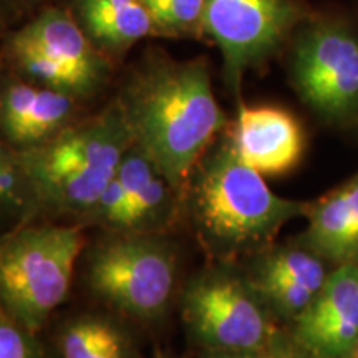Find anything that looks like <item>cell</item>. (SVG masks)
Wrapping results in <instances>:
<instances>
[{"label":"cell","instance_id":"25","mask_svg":"<svg viewBox=\"0 0 358 358\" xmlns=\"http://www.w3.org/2000/svg\"><path fill=\"white\" fill-rule=\"evenodd\" d=\"M0 90H2V87H0Z\"/></svg>","mask_w":358,"mask_h":358},{"label":"cell","instance_id":"9","mask_svg":"<svg viewBox=\"0 0 358 358\" xmlns=\"http://www.w3.org/2000/svg\"><path fill=\"white\" fill-rule=\"evenodd\" d=\"M303 17L295 0H206L201 29L219 47L227 83L239 92L245 71L271 57Z\"/></svg>","mask_w":358,"mask_h":358},{"label":"cell","instance_id":"22","mask_svg":"<svg viewBox=\"0 0 358 358\" xmlns=\"http://www.w3.org/2000/svg\"><path fill=\"white\" fill-rule=\"evenodd\" d=\"M236 358H259V352L257 353H237Z\"/></svg>","mask_w":358,"mask_h":358},{"label":"cell","instance_id":"6","mask_svg":"<svg viewBox=\"0 0 358 358\" xmlns=\"http://www.w3.org/2000/svg\"><path fill=\"white\" fill-rule=\"evenodd\" d=\"M179 303L187 334L206 352L257 353L277 330L248 275L237 274L232 262H214L191 275Z\"/></svg>","mask_w":358,"mask_h":358},{"label":"cell","instance_id":"15","mask_svg":"<svg viewBox=\"0 0 358 358\" xmlns=\"http://www.w3.org/2000/svg\"><path fill=\"white\" fill-rule=\"evenodd\" d=\"M57 358H143L128 327L108 313L70 317L55 335Z\"/></svg>","mask_w":358,"mask_h":358},{"label":"cell","instance_id":"20","mask_svg":"<svg viewBox=\"0 0 358 358\" xmlns=\"http://www.w3.org/2000/svg\"><path fill=\"white\" fill-rule=\"evenodd\" d=\"M259 358H315L308 353L292 334H285L277 329L266 347L259 352Z\"/></svg>","mask_w":358,"mask_h":358},{"label":"cell","instance_id":"11","mask_svg":"<svg viewBox=\"0 0 358 358\" xmlns=\"http://www.w3.org/2000/svg\"><path fill=\"white\" fill-rule=\"evenodd\" d=\"M229 138L237 155L264 178L290 173L306 151L302 124L279 106H241Z\"/></svg>","mask_w":358,"mask_h":358},{"label":"cell","instance_id":"5","mask_svg":"<svg viewBox=\"0 0 358 358\" xmlns=\"http://www.w3.org/2000/svg\"><path fill=\"white\" fill-rule=\"evenodd\" d=\"M85 254L90 292L127 319L155 324L178 290V249L168 234L105 232Z\"/></svg>","mask_w":358,"mask_h":358},{"label":"cell","instance_id":"16","mask_svg":"<svg viewBox=\"0 0 358 358\" xmlns=\"http://www.w3.org/2000/svg\"><path fill=\"white\" fill-rule=\"evenodd\" d=\"M87 34L108 50H124L151 34L153 20L141 0H80Z\"/></svg>","mask_w":358,"mask_h":358},{"label":"cell","instance_id":"10","mask_svg":"<svg viewBox=\"0 0 358 358\" xmlns=\"http://www.w3.org/2000/svg\"><path fill=\"white\" fill-rule=\"evenodd\" d=\"M294 338L315 358H352L358 345V266H338L294 322Z\"/></svg>","mask_w":358,"mask_h":358},{"label":"cell","instance_id":"4","mask_svg":"<svg viewBox=\"0 0 358 358\" xmlns=\"http://www.w3.org/2000/svg\"><path fill=\"white\" fill-rule=\"evenodd\" d=\"M85 245L80 224L30 221L0 236V308L42 334L69 295Z\"/></svg>","mask_w":358,"mask_h":358},{"label":"cell","instance_id":"8","mask_svg":"<svg viewBox=\"0 0 358 358\" xmlns=\"http://www.w3.org/2000/svg\"><path fill=\"white\" fill-rule=\"evenodd\" d=\"M295 90L317 115L342 122L358 113V34L320 20L299 35L292 57Z\"/></svg>","mask_w":358,"mask_h":358},{"label":"cell","instance_id":"2","mask_svg":"<svg viewBox=\"0 0 358 358\" xmlns=\"http://www.w3.org/2000/svg\"><path fill=\"white\" fill-rule=\"evenodd\" d=\"M303 213L306 203L271 191L262 174L237 155L229 134L206 151L182 196V216L214 262L271 248L282 227Z\"/></svg>","mask_w":358,"mask_h":358},{"label":"cell","instance_id":"7","mask_svg":"<svg viewBox=\"0 0 358 358\" xmlns=\"http://www.w3.org/2000/svg\"><path fill=\"white\" fill-rule=\"evenodd\" d=\"M10 53L30 82L77 100L93 95L108 77L105 57L66 13L55 8L13 35Z\"/></svg>","mask_w":358,"mask_h":358},{"label":"cell","instance_id":"18","mask_svg":"<svg viewBox=\"0 0 358 358\" xmlns=\"http://www.w3.org/2000/svg\"><path fill=\"white\" fill-rule=\"evenodd\" d=\"M155 25L187 32L203 27L206 0H141Z\"/></svg>","mask_w":358,"mask_h":358},{"label":"cell","instance_id":"12","mask_svg":"<svg viewBox=\"0 0 358 358\" xmlns=\"http://www.w3.org/2000/svg\"><path fill=\"white\" fill-rule=\"evenodd\" d=\"M77 98L32 82L0 90V138L15 150L48 141L71 124Z\"/></svg>","mask_w":358,"mask_h":358},{"label":"cell","instance_id":"17","mask_svg":"<svg viewBox=\"0 0 358 358\" xmlns=\"http://www.w3.org/2000/svg\"><path fill=\"white\" fill-rule=\"evenodd\" d=\"M40 216L19 150L0 138V236Z\"/></svg>","mask_w":358,"mask_h":358},{"label":"cell","instance_id":"13","mask_svg":"<svg viewBox=\"0 0 358 358\" xmlns=\"http://www.w3.org/2000/svg\"><path fill=\"white\" fill-rule=\"evenodd\" d=\"M116 178L129 201L128 229L124 232L168 234L182 216V192L134 143L123 155Z\"/></svg>","mask_w":358,"mask_h":358},{"label":"cell","instance_id":"3","mask_svg":"<svg viewBox=\"0 0 358 358\" xmlns=\"http://www.w3.org/2000/svg\"><path fill=\"white\" fill-rule=\"evenodd\" d=\"M131 143L115 101L87 122L71 123L42 145L19 151L40 216L70 217L82 226Z\"/></svg>","mask_w":358,"mask_h":358},{"label":"cell","instance_id":"23","mask_svg":"<svg viewBox=\"0 0 358 358\" xmlns=\"http://www.w3.org/2000/svg\"><path fill=\"white\" fill-rule=\"evenodd\" d=\"M155 358H179V357H174V355H169V353H158Z\"/></svg>","mask_w":358,"mask_h":358},{"label":"cell","instance_id":"19","mask_svg":"<svg viewBox=\"0 0 358 358\" xmlns=\"http://www.w3.org/2000/svg\"><path fill=\"white\" fill-rule=\"evenodd\" d=\"M0 358H57L40 334L25 329L0 308Z\"/></svg>","mask_w":358,"mask_h":358},{"label":"cell","instance_id":"21","mask_svg":"<svg viewBox=\"0 0 358 358\" xmlns=\"http://www.w3.org/2000/svg\"><path fill=\"white\" fill-rule=\"evenodd\" d=\"M237 353H222V352H206L204 358H236Z\"/></svg>","mask_w":358,"mask_h":358},{"label":"cell","instance_id":"24","mask_svg":"<svg viewBox=\"0 0 358 358\" xmlns=\"http://www.w3.org/2000/svg\"><path fill=\"white\" fill-rule=\"evenodd\" d=\"M352 358H358V345H357V348H355V353H353V357Z\"/></svg>","mask_w":358,"mask_h":358},{"label":"cell","instance_id":"14","mask_svg":"<svg viewBox=\"0 0 358 358\" xmlns=\"http://www.w3.org/2000/svg\"><path fill=\"white\" fill-rule=\"evenodd\" d=\"M307 231L301 245L335 266H358V173L306 203Z\"/></svg>","mask_w":358,"mask_h":358},{"label":"cell","instance_id":"1","mask_svg":"<svg viewBox=\"0 0 358 358\" xmlns=\"http://www.w3.org/2000/svg\"><path fill=\"white\" fill-rule=\"evenodd\" d=\"M131 141L185 196L192 169L226 127L204 60L155 62L116 100Z\"/></svg>","mask_w":358,"mask_h":358}]
</instances>
